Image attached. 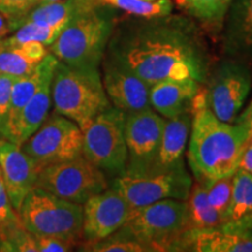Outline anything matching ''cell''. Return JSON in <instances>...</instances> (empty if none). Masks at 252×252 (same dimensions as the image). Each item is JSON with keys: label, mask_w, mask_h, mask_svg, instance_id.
<instances>
[{"label": "cell", "mask_w": 252, "mask_h": 252, "mask_svg": "<svg viewBox=\"0 0 252 252\" xmlns=\"http://www.w3.org/2000/svg\"><path fill=\"white\" fill-rule=\"evenodd\" d=\"M105 55L133 71L151 87L171 78L206 83L212 56L200 28L179 14L132 17L118 21Z\"/></svg>", "instance_id": "1"}, {"label": "cell", "mask_w": 252, "mask_h": 252, "mask_svg": "<svg viewBox=\"0 0 252 252\" xmlns=\"http://www.w3.org/2000/svg\"><path fill=\"white\" fill-rule=\"evenodd\" d=\"M247 143L244 127L220 121L208 105L191 111L187 157L197 182L234 174Z\"/></svg>", "instance_id": "2"}, {"label": "cell", "mask_w": 252, "mask_h": 252, "mask_svg": "<svg viewBox=\"0 0 252 252\" xmlns=\"http://www.w3.org/2000/svg\"><path fill=\"white\" fill-rule=\"evenodd\" d=\"M118 11L99 2L82 12L63 27L48 52L71 67L99 68L118 23Z\"/></svg>", "instance_id": "3"}, {"label": "cell", "mask_w": 252, "mask_h": 252, "mask_svg": "<svg viewBox=\"0 0 252 252\" xmlns=\"http://www.w3.org/2000/svg\"><path fill=\"white\" fill-rule=\"evenodd\" d=\"M52 102L55 112L76 123L82 131L112 105L98 68L71 67L61 61L53 75Z\"/></svg>", "instance_id": "4"}, {"label": "cell", "mask_w": 252, "mask_h": 252, "mask_svg": "<svg viewBox=\"0 0 252 252\" xmlns=\"http://www.w3.org/2000/svg\"><path fill=\"white\" fill-rule=\"evenodd\" d=\"M21 224L35 236H55L77 244L82 238L83 206L33 187L18 210Z\"/></svg>", "instance_id": "5"}, {"label": "cell", "mask_w": 252, "mask_h": 252, "mask_svg": "<svg viewBox=\"0 0 252 252\" xmlns=\"http://www.w3.org/2000/svg\"><path fill=\"white\" fill-rule=\"evenodd\" d=\"M152 251H179V242L188 229L186 200L167 198L131 210L124 225Z\"/></svg>", "instance_id": "6"}, {"label": "cell", "mask_w": 252, "mask_h": 252, "mask_svg": "<svg viewBox=\"0 0 252 252\" xmlns=\"http://www.w3.org/2000/svg\"><path fill=\"white\" fill-rule=\"evenodd\" d=\"M126 113L109 106L83 131V156L111 178L124 175L127 162L125 139Z\"/></svg>", "instance_id": "7"}, {"label": "cell", "mask_w": 252, "mask_h": 252, "mask_svg": "<svg viewBox=\"0 0 252 252\" xmlns=\"http://www.w3.org/2000/svg\"><path fill=\"white\" fill-rule=\"evenodd\" d=\"M35 186L69 202L83 206L94 194L109 188L106 175L82 156L40 169Z\"/></svg>", "instance_id": "8"}, {"label": "cell", "mask_w": 252, "mask_h": 252, "mask_svg": "<svg viewBox=\"0 0 252 252\" xmlns=\"http://www.w3.org/2000/svg\"><path fill=\"white\" fill-rule=\"evenodd\" d=\"M207 105L220 121L234 123L243 109L252 88L247 62L228 58L210 69L207 77Z\"/></svg>", "instance_id": "9"}, {"label": "cell", "mask_w": 252, "mask_h": 252, "mask_svg": "<svg viewBox=\"0 0 252 252\" xmlns=\"http://www.w3.org/2000/svg\"><path fill=\"white\" fill-rule=\"evenodd\" d=\"M39 169L83 154V132L76 123L55 112L21 145Z\"/></svg>", "instance_id": "10"}, {"label": "cell", "mask_w": 252, "mask_h": 252, "mask_svg": "<svg viewBox=\"0 0 252 252\" xmlns=\"http://www.w3.org/2000/svg\"><path fill=\"white\" fill-rule=\"evenodd\" d=\"M191 186V178L186 169L145 175L124 174L112 178L109 184L125 198L131 210L167 198L187 200Z\"/></svg>", "instance_id": "11"}, {"label": "cell", "mask_w": 252, "mask_h": 252, "mask_svg": "<svg viewBox=\"0 0 252 252\" xmlns=\"http://www.w3.org/2000/svg\"><path fill=\"white\" fill-rule=\"evenodd\" d=\"M165 121L152 108L126 113V175L149 174L159 150Z\"/></svg>", "instance_id": "12"}, {"label": "cell", "mask_w": 252, "mask_h": 252, "mask_svg": "<svg viewBox=\"0 0 252 252\" xmlns=\"http://www.w3.org/2000/svg\"><path fill=\"white\" fill-rule=\"evenodd\" d=\"M131 214L125 198L109 187L83 203L82 238L86 242L105 238L121 229Z\"/></svg>", "instance_id": "13"}, {"label": "cell", "mask_w": 252, "mask_h": 252, "mask_svg": "<svg viewBox=\"0 0 252 252\" xmlns=\"http://www.w3.org/2000/svg\"><path fill=\"white\" fill-rule=\"evenodd\" d=\"M103 86L113 106L125 113L151 108L150 86L115 60L104 55Z\"/></svg>", "instance_id": "14"}, {"label": "cell", "mask_w": 252, "mask_h": 252, "mask_svg": "<svg viewBox=\"0 0 252 252\" xmlns=\"http://www.w3.org/2000/svg\"><path fill=\"white\" fill-rule=\"evenodd\" d=\"M0 169L8 198L15 210L35 187L40 169L19 145L0 139Z\"/></svg>", "instance_id": "15"}, {"label": "cell", "mask_w": 252, "mask_h": 252, "mask_svg": "<svg viewBox=\"0 0 252 252\" xmlns=\"http://www.w3.org/2000/svg\"><path fill=\"white\" fill-rule=\"evenodd\" d=\"M179 251L252 252V229L220 224L206 230H186Z\"/></svg>", "instance_id": "16"}, {"label": "cell", "mask_w": 252, "mask_h": 252, "mask_svg": "<svg viewBox=\"0 0 252 252\" xmlns=\"http://www.w3.org/2000/svg\"><path fill=\"white\" fill-rule=\"evenodd\" d=\"M191 127V112L166 118L159 150L149 174L185 171L184 157Z\"/></svg>", "instance_id": "17"}, {"label": "cell", "mask_w": 252, "mask_h": 252, "mask_svg": "<svg viewBox=\"0 0 252 252\" xmlns=\"http://www.w3.org/2000/svg\"><path fill=\"white\" fill-rule=\"evenodd\" d=\"M222 49L228 58L252 60V0H232L222 28Z\"/></svg>", "instance_id": "18"}, {"label": "cell", "mask_w": 252, "mask_h": 252, "mask_svg": "<svg viewBox=\"0 0 252 252\" xmlns=\"http://www.w3.org/2000/svg\"><path fill=\"white\" fill-rule=\"evenodd\" d=\"M202 84L193 78H171L150 87V105L163 118L190 112L191 103Z\"/></svg>", "instance_id": "19"}, {"label": "cell", "mask_w": 252, "mask_h": 252, "mask_svg": "<svg viewBox=\"0 0 252 252\" xmlns=\"http://www.w3.org/2000/svg\"><path fill=\"white\" fill-rule=\"evenodd\" d=\"M53 75L54 71L49 72L43 78L40 87L24 106L9 141L21 146L48 117L50 105H52Z\"/></svg>", "instance_id": "20"}, {"label": "cell", "mask_w": 252, "mask_h": 252, "mask_svg": "<svg viewBox=\"0 0 252 252\" xmlns=\"http://www.w3.org/2000/svg\"><path fill=\"white\" fill-rule=\"evenodd\" d=\"M59 60L55 58L52 53H48L45 59L36 65L31 72L24 75V76L15 78L13 87H12L11 94V104H9V112L7 119V126H6L5 139L9 140L13 130L17 125L18 118L23 111L24 106L26 105L31 97L40 87L41 82L43 81L49 72L54 71Z\"/></svg>", "instance_id": "21"}, {"label": "cell", "mask_w": 252, "mask_h": 252, "mask_svg": "<svg viewBox=\"0 0 252 252\" xmlns=\"http://www.w3.org/2000/svg\"><path fill=\"white\" fill-rule=\"evenodd\" d=\"M39 42H12L0 37V75L20 77L31 72L48 54Z\"/></svg>", "instance_id": "22"}, {"label": "cell", "mask_w": 252, "mask_h": 252, "mask_svg": "<svg viewBox=\"0 0 252 252\" xmlns=\"http://www.w3.org/2000/svg\"><path fill=\"white\" fill-rule=\"evenodd\" d=\"M99 2V0H58V1L49 2V4L37 5L26 17H24L15 24L14 31L21 24L30 23V21L43 25L65 26L72 18L98 5Z\"/></svg>", "instance_id": "23"}, {"label": "cell", "mask_w": 252, "mask_h": 252, "mask_svg": "<svg viewBox=\"0 0 252 252\" xmlns=\"http://www.w3.org/2000/svg\"><path fill=\"white\" fill-rule=\"evenodd\" d=\"M222 224L252 229V176L241 169L234 174L231 200Z\"/></svg>", "instance_id": "24"}, {"label": "cell", "mask_w": 252, "mask_h": 252, "mask_svg": "<svg viewBox=\"0 0 252 252\" xmlns=\"http://www.w3.org/2000/svg\"><path fill=\"white\" fill-rule=\"evenodd\" d=\"M193 20L210 31L220 32L232 0H176Z\"/></svg>", "instance_id": "25"}, {"label": "cell", "mask_w": 252, "mask_h": 252, "mask_svg": "<svg viewBox=\"0 0 252 252\" xmlns=\"http://www.w3.org/2000/svg\"><path fill=\"white\" fill-rule=\"evenodd\" d=\"M186 202L188 207L187 230H206L222 224V217L208 202L202 184L196 181L191 186Z\"/></svg>", "instance_id": "26"}, {"label": "cell", "mask_w": 252, "mask_h": 252, "mask_svg": "<svg viewBox=\"0 0 252 252\" xmlns=\"http://www.w3.org/2000/svg\"><path fill=\"white\" fill-rule=\"evenodd\" d=\"M81 251L91 252H151V248L122 226L108 237L98 241L86 242Z\"/></svg>", "instance_id": "27"}, {"label": "cell", "mask_w": 252, "mask_h": 252, "mask_svg": "<svg viewBox=\"0 0 252 252\" xmlns=\"http://www.w3.org/2000/svg\"><path fill=\"white\" fill-rule=\"evenodd\" d=\"M132 17L153 18L173 13L172 0H100Z\"/></svg>", "instance_id": "28"}, {"label": "cell", "mask_w": 252, "mask_h": 252, "mask_svg": "<svg viewBox=\"0 0 252 252\" xmlns=\"http://www.w3.org/2000/svg\"><path fill=\"white\" fill-rule=\"evenodd\" d=\"M61 25H43L37 23H24L13 32L11 36H6L12 42H39L49 47L63 30Z\"/></svg>", "instance_id": "29"}, {"label": "cell", "mask_w": 252, "mask_h": 252, "mask_svg": "<svg viewBox=\"0 0 252 252\" xmlns=\"http://www.w3.org/2000/svg\"><path fill=\"white\" fill-rule=\"evenodd\" d=\"M234 174L225 176V178L216 179V180L200 182L204 187V190H206L208 202L220 214L222 220L229 207L230 200H231Z\"/></svg>", "instance_id": "30"}, {"label": "cell", "mask_w": 252, "mask_h": 252, "mask_svg": "<svg viewBox=\"0 0 252 252\" xmlns=\"http://www.w3.org/2000/svg\"><path fill=\"white\" fill-rule=\"evenodd\" d=\"M1 252H37L35 236L27 231L23 225L11 232L0 242Z\"/></svg>", "instance_id": "31"}, {"label": "cell", "mask_w": 252, "mask_h": 252, "mask_svg": "<svg viewBox=\"0 0 252 252\" xmlns=\"http://www.w3.org/2000/svg\"><path fill=\"white\" fill-rule=\"evenodd\" d=\"M37 6V0H0V12L11 21L14 31L15 24Z\"/></svg>", "instance_id": "32"}, {"label": "cell", "mask_w": 252, "mask_h": 252, "mask_svg": "<svg viewBox=\"0 0 252 252\" xmlns=\"http://www.w3.org/2000/svg\"><path fill=\"white\" fill-rule=\"evenodd\" d=\"M15 78L17 77L8 75H0V139H5L12 87Z\"/></svg>", "instance_id": "33"}, {"label": "cell", "mask_w": 252, "mask_h": 252, "mask_svg": "<svg viewBox=\"0 0 252 252\" xmlns=\"http://www.w3.org/2000/svg\"><path fill=\"white\" fill-rule=\"evenodd\" d=\"M35 241L37 252H68L77 245L69 239L55 236H35Z\"/></svg>", "instance_id": "34"}, {"label": "cell", "mask_w": 252, "mask_h": 252, "mask_svg": "<svg viewBox=\"0 0 252 252\" xmlns=\"http://www.w3.org/2000/svg\"><path fill=\"white\" fill-rule=\"evenodd\" d=\"M236 124L241 125L248 132V141H252V100L243 111L239 112L234 121Z\"/></svg>", "instance_id": "35"}, {"label": "cell", "mask_w": 252, "mask_h": 252, "mask_svg": "<svg viewBox=\"0 0 252 252\" xmlns=\"http://www.w3.org/2000/svg\"><path fill=\"white\" fill-rule=\"evenodd\" d=\"M237 169H241V171L252 176V141H248L245 145L241 159H239Z\"/></svg>", "instance_id": "36"}, {"label": "cell", "mask_w": 252, "mask_h": 252, "mask_svg": "<svg viewBox=\"0 0 252 252\" xmlns=\"http://www.w3.org/2000/svg\"><path fill=\"white\" fill-rule=\"evenodd\" d=\"M9 33H13L11 21L0 12V37L7 36Z\"/></svg>", "instance_id": "37"}, {"label": "cell", "mask_w": 252, "mask_h": 252, "mask_svg": "<svg viewBox=\"0 0 252 252\" xmlns=\"http://www.w3.org/2000/svg\"><path fill=\"white\" fill-rule=\"evenodd\" d=\"M58 1V0H37V5H43V4H49V2Z\"/></svg>", "instance_id": "38"}, {"label": "cell", "mask_w": 252, "mask_h": 252, "mask_svg": "<svg viewBox=\"0 0 252 252\" xmlns=\"http://www.w3.org/2000/svg\"><path fill=\"white\" fill-rule=\"evenodd\" d=\"M99 1H100V0H99Z\"/></svg>", "instance_id": "39"}]
</instances>
